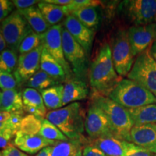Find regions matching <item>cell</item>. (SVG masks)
I'll list each match as a JSON object with an SVG mask.
<instances>
[{"mask_svg":"<svg viewBox=\"0 0 156 156\" xmlns=\"http://www.w3.org/2000/svg\"><path fill=\"white\" fill-rule=\"evenodd\" d=\"M63 90L64 85L59 84L40 91L46 108L54 111L63 107Z\"/></svg>","mask_w":156,"mask_h":156,"instance_id":"cell-26","label":"cell"},{"mask_svg":"<svg viewBox=\"0 0 156 156\" xmlns=\"http://www.w3.org/2000/svg\"><path fill=\"white\" fill-rule=\"evenodd\" d=\"M1 93H2V92L0 91V98H1ZM0 111H2L1 110V103H0Z\"/></svg>","mask_w":156,"mask_h":156,"instance_id":"cell-47","label":"cell"},{"mask_svg":"<svg viewBox=\"0 0 156 156\" xmlns=\"http://www.w3.org/2000/svg\"><path fill=\"white\" fill-rule=\"evenodd\" d=\"M64 25V28L67 29L69 34L83 48L89 56L93 47L94 31L85 26L73 15H69L66 17Z\"/></svg>","mask_w":156,"mask_h":156,"instance_id":"cell-14","label":"cell"},{"mask_svg":"<svg viewBox=\"0 0 156 156\" xmlns=\"http://www.w3.org/2000/svg\"><path fill=\"white\" fill-rule=\"evenodd\" d=\"M120 77L115 69L110 44H104L91 63L88 71L90 85L93 93L107 96L121 81Z\"/></svg>","mask_w":156,"mask_h":156,"instance_id":"cell-1","label":"cell"},{"mask_svg":"<svg viewBox=\"0 0 156 156\" xmlns=\"http://www.w3.org/2000/svg\"><path fill=\"white\" fill-rule=\"evenodd\" d=\"M51 150L52 146H49V147L44 148L42 151H41L36 156H50L51 153Z\"/></svg>","mask_w":156,"mask_h":156,"instance_id":"cell-42","label":"cell"},{"mask_svg":"<svg viewBox=\"0 0 156 156\" xmlns=\"http://www.w3.org/2000/svg\"><path fill=\"white\" fill-rule=\"evenodd\" d=\"M62 36L64 57L71 67L74 77L85 82L89 71L88 56L64 27Z\"/></svg>","mask_w":156,"mask_h":156,"instance_id":"cell-5","label":"cell"},{"mask_svg":"<svg viewBox=\"0 0 156 156\" xmlns=\"http://www.w3.org/2000/svg\"><path fill=\"white\" fill-rule=\"evenodd\" d=\"M40 69L47 73L60 84L67 81V75L63 68L44 47L41 58Z\"/></svg>","mask_w":156,"mask_h":156,"instance_id":"cell-21","label":"cell"},{"mask_svg":"<svg viewBox=\"0 0 156 156\" xmlns=\"http://www.w3.org/2000/svg\"><path fill=\"white\" fill-rule=\"evenodd\" d=\"M82 151H83V148H80V149L78 151H77V153H75L73 156H83V152H82Z\"/></svg>","mask_w":156,"mask_h":156,"instance_id":"cell-46","label":"cell"},{"mask_svg":"<svg viewBox=\"0 0 156 156\" xmlns=\"http://www.w3.org/2000/svg\"><path fill=\"white\" fill-rule=\"evenodd\" d=\"M44 2L58 6H65L72 3L73 0H44Z\"/></svg>","mask_w":156,"mask_h":156,"instance_id":"cell-41","label":"cell"},{"mask_svg":"<svg viewBox=\"0 0 156 156\" xmlns=\"http://www.w3.org/2000/svg\"><path fill=\"white\" fill-rule=\"evenodd\" d=\"M0 28L7 47L16 51L22 41L33 30L17 9L0 23Z\"/></svg>","mask_w":156,"mask_h":156,"instance_id":"cell-8","label":"cell"},{"mask_svg":"<svg viewBox=\"0 0 156 156\" xmlns=\"http://www.w3.org/2000/svg\"><path fill=\"white\" fill-rule=\"evenodd\" d=\"M44 47L43 44L29 53L19 56L16 69L13 73L19 86L26 84L40 70L41 58Z\"/></svg>","mask_w":156,"mask_h":156,"instance_id":"cell-12","label":"cell"},{"mask_svg":"<svg viewBox=\"0 0 156 156\" xmlns=\"http://www.w3.org/2000/svg\"><path fill=\"white\" fill-rule=\"evenodd\" d=\"M22 94L25 112L44 119L47 114V108L40 92L31 87H26L23 90Z\"/></svg>","mask_w":156,"mask_h":156,"instance_id":"cell-18","label":"cell"},{"mask_svg":"<svg viewBox=\"0 0 156 156\" xmlns=\"http://www.w3.org/2000/svg\"><path fill=\"white\" fill-rule=\"evenodd\" d=\"M90 143L100 149L107 156H126L136 146L132 142L114 136L90 140Z\"/></svg>","mask_w":156,"mask_h":156,"instance_id":"cell-17","label":"cell"},{"mask_svg":"<svg viewBox=\"0 0 156 156\" xmlns=\"http://www.w3.org/2000/svg\"><path fill=\"white\" fill-rule=\"evenodd\" d=\"M153 156H156V154H155V155H153Z\"/></svg>","mask_w":156,"mask_h":156,"instance_id":"cell-49","label":"cell"},{"mask_svg":"<svg viewBox=\"0 0 156 156\" xmlns=\"http://www.w3.org/2000/svg\"><path fill=\"white\" fill-rule=\"evenodd\" d=\"M59 84L58 82L48 75L47 73L40 69L27 82L25 85L28 87H31L40 92L45 89L49 88L51 87Z\"/></svg>","mask_w":156,"mask_h":156,"instance_id":"cell-29","label":"cell"},{"mask_svg":"<svg viewBox=\"0 0 156 156\" xmlns=\"http://www.w3.org/2000/svg\"><path fill=\"white\" fill-rule=\"evenodd\" d=\"M37 6L51 27L58 25L63 20L64 17L66 16L62 9V6L52 5L44 1L39 2Z\"/></svg>","mask_w":156,"mask_h":156,"instance_id":"cell-28","label":"cell"},{"mask_svg":"<svg viewBox=\"0 0 156 156\" xmlns=\"http://www.w3.org/2000/svg\"><path fill=\"white\" fill-rule=\"evenodd\" d=\"M130 139L138 147L156 154V124L134 126L130 132Z\"/></svg>","mask_w":156,"mask_h":156,"instance_id":"cell-16","label":"cell"},{"mask_svg":"<svg viewBox=\"0 0 156 156\" xmlns=\"http://www.w3.org/2000/svg\"><path fill=\"white\" fill-rule=\"evenodd\" d=\"M121 9L134 26L156 21V0H129L122 3Z\"/></svg>","mask_w":156,"mask_h":156,"instance_id":"cell-9","label":"cell"},{"mask_svg":"<svg viewBox=\"0 0 156 156\" xmlns=\"http://www.w3.org/2000/svg\"><path fill=\"white\" fill-rule=\"evenodd\" d=\"M62 29L63 26L61 24L51 27L43 34V44L46 51L63 68L67 75V81H69L74 78V75L69 64L64 57L62 46Z\"/></svg>","mask_w":156,"mask_h":156,"instance_id":"cell-11","label":"cell"},{"mask_svg":"<svg viewBox=\"0 0 156 156\" xmlns=\"http://www.w3.org/2000/svg\"><path fill=\"white\" fill-rule=\"evenodd\" d=\"M39 135L49 140L56 142L67 141L69 139L60 131L54 124L51 123L46 119L42 122V126L39 132Z\"/></svg>","mask_w":156,"mask_h":156,"instance_id":"cell-32","label":"cell"},{"mask_svg":"<svg viewBox=\"0 0 156 156\" xmlns=\"http://www.w3.org/2000/svg\"><path fill=\"white\" fill-rule=\"evenodd\" d=\"M89 143L90 141L86 139L57 142L52 146L50 156H73L80 148Z\"/></svg>","mask_w":156,"mask_h":156,"instance_id":"cell-27","label":"cell"},{"mask_svg":"<svg viewBox=\"0 0 156 156\" xmlns=\"http://www.w3.org/2000/svg\"><path fill=\"white\" fill-rule=\"evenodd\" d=\"M2 153L3 156H30L27 155L24 152L21 151L20 150L12 144L6 147L5 149H4Z\"/></svg>","mask_w":156,"mask_h":156,"instance_id":"cell-39","label":"cell"},{"mask_svg":"<svg viewBox=\"0 0 156 156\" xmlns=\"http://www.w3.org/2000/svg\"><path fill=\"white\" fill-rule=\"evenodd\" d=\"M10 141L6 140L5 138L2 137V136H0V148H2V149H5L6 147H8L9 145H10Z\"/></svg>","mask_w":156,"mask_h":156,"instance_id":"cell-44","label":"cell"},{"mask_svg":"<svg viewBox=\"0 0 156 156\" xmlns=\"http://www.w3.org/2000/svg\"><path fill=\"white\" fill-rule=\"evenodd\" d=\"M114 65L120 77H125L129 73L134 62L128 38V32L124 30L117 31L110 44Z\"/></svg>","mask_w":156,"mask_h":156,"instance_id":"cell-7","label":"cell"},{"mask_svg":"<svg viewBox=\"0 0 156 156\" xmlns=\"http://www.w3.org/2000/svg\"><path fill=\"white\" fill-rule=\"evenodd\" d=\"M14 5L9 0H0V23L13 12Z\"/></svg>","mask_w":156,"mask_h":156,"instance_id":"cell-36","label":"cell"},{"mask_svg":"<svg viewBox=\"0 0 156 156\" xmlns=\"http://www.w3.org/2000/svg\"><path fill=\"white\" fill-rule=\"evenodd\" d=\"M12 2L17 9V10H23L38 5L39 2L36 0H13Z\"/></svg>","mask_w":156,"mask_h":156,"instance_id":"cell-38","label":"cell"},{"mask_svg":"<svg viewBox=\"0 0 156 156\" xmlns=\"http://www.w3.org/2000/svg\"><path fill=\"white\" fill-rule=\"evenodd\" d=\"M101 3L100 1H95V0H73L72 3L67 5L62 6V9L64 14L67 17L73 15V12L79 9L90 7V6H98L101 5Z\"/></svg>","mask_w":156,"mask_h":156,"instance_id":"cell-34","label":"cell"},{"mask_svg":"<svg viewBox=\"0 0 156 156\" xmlns=\"http://www.w3.org/2000/svg\"><path fill=\"white\" fill-rule=\"evenodd\" d=\"M83 156H107L100 149L89 143L83 147Z\"/></svg>","mask_w":156,"mask_h":156,"instance_id":"cell-37","label":"cell"},{"mask_svg":"<svg viewBox=\"0 0 156 156\" xmlns=\"http://www.w3.org/2000/svg\"><path fill=\"white\" fill-rule=\"evenodd\" d=\"M56 142L46 139L39 134H27L17 132L13 140V145L25 153L34 155L44 148L54 146Z\"/></svg>","mask_w":156,"mask_h":156,"instance_id":"cell-15","label":"cell"},{"mask_svg":"<svg viewBox=\"0 0 156 156\" xmlns=\"http://www.w3.org/2000/svg\"><path fill=\"white\" fill-rule=\"evenodd\" d=\"M128 38L134 56L149 49L156 41V23L129 28Z\"/></svg>","mask_w":156,"mask_h":156,"instance_id":"cell-13","label":"cell"},{"mask_svg":"<svg viewBox=\"0 0 156 156\" xmlns=\"http://www.w3.org/2000/svg\"><path fill=\"white\" fill-rule=\"evenodd\" d=\"M150 53H151V56H153V58L156 62V41L154 42L151 47L150 48Z\"/></svg>","mask_w":156,"mask_h":156,"instance_id":"cell-45","label":"cell"},{"mask_svg":"<svg viewBox=\"0 0 156 156\" xmlns=\"http://www.w3.org/2000/svg\"><path fill=\"white\" fill-rule=\"evenodd\" d=\"M19 86L13 74L0 70V89L3 90L17 89Z\"/></svg>","mask_w":156,"mask_h":156,"instance_id":"cell-35","label":"cell"},{"mask_svg":"<svg viewBox=\"0 0 156 156\" xmlns=\"http://www.w3.org/2000/svg\"><path fill=\"white\" fill-rule=\"evenodd\" d=\"M126 109H132L156 103V97L140 84L131 80L122 79L107 95Z\"/></svg>","mask_w":156,"mask_h":156,"instance_id":"cell-4","label":"cell"},{"mask_svg":"<svg viewBox=\"0 0 156 156\" xmlns=\"http://www.w3.org/2000/svg\"><path fill=\"white\" fill-rule=\"evenodd\" d=\"M92 102L106 114L115 137L131 142L130 132L134 124L128 109L119 105L108 96L98 93H93Z\"/></svg>","mask_w":156,"mask_h":156,"instance_id":"cell-3","label":"cell"},{"mask_svg":"<svg viewBox=\"0 0 156 156\" xmlns=\"http://www.w3.org/2000/svg\"><path fill=\"white\" fill-rule=\"evenodd\" d=\"M43 44V35L38 34L32 30L20 43L17 51L20 55L29 53Z\"/></svg>","mask_w":156,"mask_h":156,"instance_id":"cell-33","label":"cell"},{"mask_svg":"<svg viewBox=\"0 0 156 156\" xmlns=\"http://www.w3.org/2000/svg\"><path fill=\"white\" fill-rule=\"evenodd\" d=\"M134 126L156 124V104L146 105L139 108L128 109Z\"/></svg>","mask_w":156,"mask_h":156,"instance_id":"cell-25","label":"cell"},{"mask_svg":"<svg viewBox=\"0 0 156 156\" xmlns=\"http://www.w3.org/2000/svg\"><path fill=\"white\" fill-rule=\"evenodd\" d=\"M153 153H150L142 148L136 146L133 150L127 153L126 156H153Z\"/></svg>","mask_w":156,"mask_h":156,"instance_id":"cell-40","label":"cell"},{"mask_svg":"<svg viewBox=\"0 0 156 156\" xmlns=\"http://www.w3.org/2000/svg\"><path fill=\"white\" fill-rule=\"evenodd\" d=\"M1 110L9 113H24L23 94L17 89L3 90L1 93Z\"/></svg>","mask_w":156,"mask_h":156,"instance_id":"cell-22","label":"cell"},{"mask_svg":"<svg viewBox=\"0 0 156 156\" xmlns=\"http://www.w3.org/2000/svg\"><path fill=\"white\" fill-rule=\"evenodd\" d=\"M18 57L16 51L6 48L0 53V70L12 74L16 69Z\"/></svg>","mask_w":156,"mask_h":156,"instance_id":"cell-31","label":"cell"},{"mask_svg":"<svg viewBox=\"0 0 156 156\" xmlns=\"http://www.w3.org/2000/svg\"><path fill=\"white\" fill-rule=\"evenodd\" d=\"M89 95V89L86 82L73 78L64 85L63 107L70 103L86 99Z\"/></svg>","mask_w":156,"mask_h":156,"instance_id":"cell-19","label":"cell"},{"mask_svg":"<svg viewBox=\"0 0 156 156\" xmlns=\"http://www.w3.org/2000/svg\"><path fill=\"white\" fill-rule=\"evenodd\" d=\"M0 156H3V155H2V153L1 151H0Z\"/></svg>","mask_w":156,"mask_h":156,"instance_id":"cell-48","label":"cell"},{"mask_svg":"<svg viewBox=\"0 0 156 156\" xmlns=\"http://www.w3.org/2000/svg\"><path fill=\"white\" fill-rule=\"evenodd\" d=\"M44 119L32 114L23 116L20 124L18 132L27 134H38Z\"/></svg>","mask_w":156,"mask_h":156,"instance_id":"cell-30","label":"cell"},{"mask_svg":"<svg viewBox=\"0 0 156 156\" xmlns=\"http://www.w3.org/2000/svg\"><path fill=\"white\" fill-rule=\"evenodd\" d=\"M85 131L90 140L114 136L108 117L100 107L93 102L85 116Z\"/></svg>","mask_w":156,"mask_h":156,"instance_id":"cell-10","label":"cell"},{"mask_svg":"<svg viewBox=\"0 0 156 156\" xmlns=\"http://www.w3.org/2000/svg\"><path fill=\"white\" fill-rule=\"evenodd\" d=\"M127 78L140 84L156 97V62L150 53V48L136 56Z\"/></svg>","mask_w":156,"mask_h":156,"instance_id":"cell-6","label":"cell"},{"mask_svg":"<svg viewBox=\"0 0 156 156\" xmlns=\"http://www.w3.org/2000/svg\"><path fill=\"white\" fill-rule=\"evenodd\" d=\"M24 113H9L0 111V136L10 140L19 131Z\"/></svg>","mask_w":156,"mask_h":156,"instance_id":"cell-20","label":"cell"},{"mask_svg":"<svg viewBox=\"0 0 156 156\" xmlns=\"http://www.w3.org/2000/svg\"><path fill=\"white\" fill-rule=\"evenodd\" d=\"M7 44H6L5 38H4V36L2 35V33L1 28H0V53L2 51H3L4 50L6 49L7 48Z\"/></svg>","mask_w":156,"mask_h":156,"instance_id":"cell-43","label":"cell"},{"mask_svg":"<svg viewBox=\"0 0 156 156\" xmlns=\"http://www.w3.org/2000/svg\"><path fill=\"white\" fill-rule=\"evenodd\" d=\"M18 11L24 17L31 29L36 34H44L51 28L37 5Z\"/></svg>","mask_w":156,"mask_h":156,"instance_id":"cell-23","label":"cell"},{"mask_svg":"<svg viewBox=\"0 0 156 156\" xmlns=\"http://www.w3.org/2000/svg\"><path fill=\"white\" fill-rule=\"evenodd\" d=\"M71 15H73L85 26L93 31L97 30L101 20V12L98 6H90L79 9Z\"/></svg>","mask_w":156,"mask_h":156,"instance_id":"cell-24","label":"cell"},{"mask_svg":"<svg viewBox=\"0 0 156 156\" xmlns=\"http://www.w3.org/2000/svg\"><path fill=\"white\" fill-rule=\"evenodd\" d=\"M84 113L80 103H73L57 110L48 112L46 119L54 124L69 140H85Z\"/></svg>","mask_w":156,"mask_h":156,"instance_id":"cell-2","label":"cell"}]
</instances>
